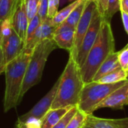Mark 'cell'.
I'll return each mask as SVG.
<instances>
[{"instance_id":"1","label":"cell","mask_w":128,"mask_h":128,"mask_svg":"<svg viewBox=\"0 0 128 128\" xmlns=\"http://www.w3.org/2000/svg\"><path fill=\"white\" fill-rule=\"evenodd\" d=\"M34 49L24 47L22 52L5 65V89L4 112H7L20 104V95L23 85L27 67Z\"/></svg>"},{"instance_id":"2","label":"cell","mask_w":128,"mask_h":128,"mask_svg":"<svg viewBox=\"0 0 128 128\" xmlns=\"http://www.w3.org/2000/svg\"><path fill=\"white\" fill-rule=\"evenodd\" d=\"M115 48V38L110 22L104 19L97 40L89 51L84 64L80 68L85 84L92 82L100 65L109 56L116 52Z\"/></svg>"},{"instance_id":"3","label":"cell","mask_w":128,"mask_h":128,"mask_svg":"<svg viewBox=\"0 0 128 128\" xmlns=\"http://www.w3.org/2000/svg\"><path fill=\"white\" fill-rule=\"evenodd\" d=\"M59 79V85L51 110L76 106L85 83L80 68L73 57L69 56L68 63Z\"/></svg>"},{"instance_id":"4","label":"cell","mask_w":128,"mask_h":128,"mask_svg":"<svg viewBox=\"0 0 128 128\" xmlns=\"http://www.w3.org/2000/svg\"><path fill=\"white\" fill-rule=\"evenodd\" d=\"M56 48L58 46L52 39L43 40L34 48L20 92V103L26 93L40 82L48 57Z\"/></svg>"},{"instance_id":"5","label":"cell","mask_w":128,"mask_h":128,"mask_svg":"<svg viewBox=\"0 0 128 128\" xmlns=\"http://www.w3.org/2000/svg\"><path fill=\"white\" fill-rule=\"evenodd\" d=\"M128 80L116 83L105 84L98 82H91L84 85L81 92L78 110L86 114L92 115L97 106L115 90L122 86Z\"/></svg>"},{"instance_id":"6","label":"cell","mask_w":128,"mask_h":128,"mask_svg":"<svg viewBox=\"0 0 128 128\" xmlns=\"http://www.w3.org/2000/svg\"><path fill=\"white\" fill-rule=\"evenodd\" d=\"M1 42L5 65L14 59L25 46L24 41L14 30L10 19L2 22Z\"/></svg>"},{"instance_id":"7","label":"cell","mask_w":128,"mask_h":128,"mask_svg":"<svg viewBox=\"0 0 128 128\" xmlns=\"http://www.w3.org/2000/svg\"><path fill=\"white\" fill-rule=\"evenodd\" d=\"M98 8V5L96 0L87 1L83 14L80 18L75 30V38H74V44L73 50L69 52L70 56L73 57L75 61L76 60L82 40L90 26L94 14Z\"/></svg>"},{"instance_id":"8","label":"cell","mask_w":128,"mask_h":128,"mask_svg":"<svg viewBox=\"0 0 128 128\" xmlns=\"http://www.w3.org/2000/svg\"><path fill=\"white\" fill-rule=\"evenodd\" d=\"M103 20H104V16L100 13L98 8L94 14L90 26L82 40V42L80 46V51H79V53L76 60L80 68H81L82 65L84 64L89 51L91 50V49L92 48L93 45L94 44L97 40Z\"/></svg>"},{"instance_id":"9","label":"cell","mask_w":128,"mask_h":128,"mask_svg":"<svg viewBox=\"0 0 128 128\" xmlns=\"http://www.w3.org/2000/svg\"><path fill=\"white\" fill-rule=\"evenodd\" d=\"M59 82H60V79L58 78V80L56 82V83L53 85V86L51 88V89L47 92V94L42 99H40L28 112L20 116L17 118L16 122H21L29 118L42 119L44 116L46 114V112L51 110L52 104L53 103V100L55 99L58 90Z\"/></svg>"},{"instance_id":"10","label":"cell","mask_w":128,"mask_h":128,"mask_svg":"<svg viewBox=\"0 0 128 128\" xmlns=\"http://www.w3.org/2000/svg\"><path fill=\"white\" fill-rule=\"evenodd\" d=\"M10 20L14 30L25 43L28 25L26 0H16Z\"/></svg>"},{"instance_id":"11","label":"cell","mask_w":128,"mask_h":128,"mask_svg":"<svg viewBox=\"0 0 128 128\" xmlns=\"http://www.w3.org/2000/svg\"><path fill=\"white\" fill-rule=\"evenodd\" d=\"M125 106H128V80L105 98L97 106L96 110L102 108L123 110Z\"/></svg>"},{"instance_id":"12","label":"cell","mask_w":128,"mask_h":128,"mask_svg":"<svg viewBox=\"0 0 128 128\" xmlns=\"http://www.w3.org/2000/svg\"><path fill=\"white\" fill-rule=\"evenodd\" d=\"M86 124L92 128H128V118L110 119L101 118L89 115L87 117Z\"/></svg>"},{"instance_id":"13","label":"cell","mask_w":128,"mask_h":128,"mask_svg":"<svg viewBox=\"0 0 128 128\" xmlns=\"http://www.w3.org/2000/svg\"><path fill=\"white\" fill-rule=\"evenodd\" d=\"M56 26H55L52 22V19L47 18L44 22H41L38 26L34 40L32 41L31 48L34 49L40 42L45 40H52L53 38ZM53 40V39H52Z\"/></svg>"},{"instance_id":"14","label":"cell","mask_w":128,"mask_h":128,"mask_svg":"<svg viewBox=\"0 0 128 128\" xmlns=\"http://www.w3.org/2000/svg\"><path fill=\"white\" fill-rule=\"evenodd\" d=\"M118 52H114L110 56H109V57L104 61V62L99 68L98 72L96 73L92 80L93 82H98L103 76L121 68L120 64L118 62Z\"/></svg>"},{"instance_id":"15","label":"cell","mask_w":128,"mask_h":128,"mask_svg":"<svg viewBox=\"0 0 128 128\" xmlns=\"http://www.w3.org/2000/svg\"><path fill=\"white\" fill-rule=\"evenodd\" d=\"M74 38L75 29H70L55 34L52 39L58 48L66 50L70 52L74 47Z\"/></svg>"},{"instance_id":"16","label":"cell","mask_w":128,"mask_h":128,"mask_svg":"<svg viewBox=\"0 0 128 128\" xmlns=\"http://www.w3.org/2000/svg\"><path fill=\"white\" fill-rule=\"evenodd\" d=\"M71 108L72 107H65L49 110L41 119L40 128H52Z\"/></svg>"},{"instance_id":"17","label":"cell","mask_w":128,"mask_h":128,"mask_svg":"<svg viewBox=\"0 0 128 128\" xmlns=\"http://www.w3.org/2000/svg\"><path fill=\"white\" fill-rule=\"evenodd\" d=\"M82 0H76L73 2H71L70 4L67 5L65 8L62 9L61 10H58V13L56 14V16L52 19V22L55 26H58L60 24L64 22L67 18L69 16V15L72 13V11L77 7V5L82 2Z\"/></svg>"},{"instance_id":"18","label":"cell","mask_w":128,"mask_h":128,"mask_svg":"<svg viewBox=\"0 0 128 128\" xmlns=\"http://www.w3.org/2000/svg\"><path fill=\"white\" fill-rule=\"evenodd\" d=\"M128 72L124 70L122 68H119L111 73L106 74V76H103L98 82L105 83V84H112L116 83L122 81L128 80Z\"/></svg>"},{"instance_id":"19","label":"cell","mask_w":128,"mask_h":128,"mask_svg":"<svg viewBox=\"0 0 128 128\" xmlns=\"http://www.w3.org/2000/svg\"><path fill=\"white\" fill-rule=\"evenodd\" d=\"M41 23V20L39 17V16L37 14L35 16H34L29 22L27 28V32H26V41H25V46L26 48H31L32 41L34 38L35 32Z\"/></svg>"},{"instance_id":"20","label":"cell","mask_w":128,"mask_h":128,"mask_svg":"<svg viewBox=\"0 0 128 128\" xmlns=\"http://www.w3.org/2000/svg\"><path fill=\"white\" fill-rule=\"evenodd\" d=\"M87 1L88 0H82L77 5V7L72 11V13L69 15V16L67 18V20L64 22H65L66 24L70 26L71 27H73L74 28L76 29L80 18L82 17V16L83 14L85 8L86 6Z\"/></svg>"},{"instance_id":"21","label":"cell","mask_w":128,"mask_h":128,"mask_svg":"<svg viewBox=\"0 0 128 128\" xmlns=\"http://www.w3.org/2000/svg\"><path fill=\"white\" fill-rule=\"evenodd\" d=\"M16 0H0V21L11 17Z\"/></svg>"},{"instance_id":"22","label":"cell","mask_w":128,"mask_h":128,"mask_svg":"<svg viewBox=\"0 0 128 128\" xmlns=\"http://www.w3.org/2000/svg\"><path fill=\"white\" fill-rule=\"evenodd\" d=\"M121 8V0H108L106 10L104 15V19L110 22L112 16Z\"/></svg>"},{"instance_id":"23","label":"cell","mask_w":128,"mask_h":128,"mask_svg":"<svg viewBox=\"0 0 128 128\" xmlns=\"http://www.w3.org/2000/svg\"><path fill=\"white\" fill-rule=\"evenodd\" d=\"M88 116L80 111L77 110L75 116L71 118L66 128H82L86 123Z\"/></svg>"},{"instance_id":"24","label":"cell","mask_w":128,"mask_h":128,"mask_svg":"<svg viewBox=\"0 0 128 128\" xmlns=\"http://www.w3.org/2000/svg\"><path fill=\"white\" fill-rule=\"evenodd\" d=\"M40 0H26V12L28 22L38 14Z\"/></svg>"},{"instance_id":"25","label":"cell","mask_w":128,"mask_h":128,"mask_svg":"<svg viewBox=\"0 0 128 128\" xmlns=\"http://www.w3.org/2000/svg\"><path fill=\"white\" fill-rule=\"evenodd\" d=\"M41 119L35 118H29L21 122H16L15 128H40Z\"/></svg>"},{"instance_id":"26","label":"cell","mask_w":128,"mask_h":128,"mask_svg":"<svg viewBox=\"0 0 128 128\" xmlns=\"http://www.w3.org/2000/svg\"><path fill=\"white\" fill-rule=\"evenodd\" d=\"M78 110V107L76 106H74L72 107L65 115L52 128H66L67 125L68 124V123L70 122V121L71 120V118L75 116V114L76 113Z\"/></svg>"},{"instance_id":"27","label":"cell","mask_w":128,"mask_h":128,"mask_svg":"<svg viewBox=\"0 0 128 128\" xmlns=\"http://www.w3.org/2000/svg\"><path fill=\"white\" fill-rule=\"evenodd\" d=\"M118 52V62L121 68L128 72V46L127 45L123 50Z\"/></svg>"},{"instance_id":"28","label":"cell","mask_w":128,"mask_h":128,"mask_svg":"<svg viewBox=\"0 0 128 128\" xmlns=\"http://www.w3.org/2000/svg\"><path fill=\"white\" fill-rule=\"evenodd\" d=\"M60 0H48L47 18L52 19L58 11Z\"/></svg>"},{"instance_id":"29","label":"cell","mask_w":128,"mask_h":128,"mask_svg":"<svg viewBox=\"0 0 128 128\" xmlns=\"http://www.w3.org/2000/svg\"><path fill=\"white\" fill-rule=\"evenodd\" d=\"M48 12V0H40L38 15L39 16L41 22H44L47 19Z\"/></svg>"},{"instance_id":"30","label":"cell","mask_w":128,"mask_h":128,"mask_svg":"<svg viewBox=\"0 0 128 128\" xmlns=\"http://www.w3.org/2000/svg\"><path fill=\"white\" fill-rule=\"evenodd\" d=\"M107 2L108 0H99L98 2V10L100 11V13L102 14V16H104L106 10V8H107Z\"/></svg>"},{"instance_id":"31","label":"cell","mask_w":128,"mask_h":128,"mask_svg":"<svg viewBox=\"0 0 128 128\" xmlns=\"http://www.w3.org/2000/svg\"><path fill=\"white\" fill-rule=\"evenodd\" d=\"M120 12L122 14V22L124 24V27L127 32L128 31V13L125 12L122 9H120Z\"/></svg>"},{"instance_id":"32","label":"cell","mask_w":128,"mask_h":128,"mask_svg":"<svg viewBox=\"0 0 128 128\" xmlns=\"http://www.w3.org/2000/svg\"><path fill=\"white\" fill-rule=\"evenodd\" d=\"M128 13V0H121V8Z\"/></svg>"},{"instance_id":"33","label":"cell","mask_w":128,"mask_h":128,"mask_svg":"<svg viewBox=\"0 0 128 128\" xmlns=\"http://www.w3.org/2000/svg\"><path fill=\"white\" fill-rule=\"evenodd\" d=\"M2 38V22L0 21V39Z\"/></svg>"},{"instance_id":"34","label":"cell","mask_w":128,"mask_h":128,"mask_svg":"<svg viewBox=\"0 0 128 128\" xmlns=\"http://www.w3.org/2000/svg\"><path fill=\"white\" fill-rule=\"evenodd\" d=\"M82 128H91L88 124H86H86H85V125H84V126H83Z\"/></svg>"},{"instance_id":"35","label":"cell","mask_w":128,"mask_h":128,"mask_svg":"<svg viewBox=\"0 0 128 128\" xmlns=\"http://www.w3.org/2000/svg\"><path fill=\"white\" fill-rule=\"evenodd\" d=\"M68 2H74V1H76V0H68Z\"/></svg>"},{"instance_id":"36","label":"cell","mask_w":128,"mask_h":128,"mask_svg":"<svg viewBox=\"0 0 128 128\" xmlns=\"http://www.w3.org/2000/svg\"><path fill=\"white\" fill-rule=\"evenodd\" d=\"M96 2H98H98H99V0H96Z\"/></svg>"},{"instance_id":"37","label":"cell","mask_w":128,"mask_h":128,"mask_svg":"<svg viewBox=\"0 0 128 128\" xmlns=\"http://www.w3.org/2000/svg\"><path fill=\"white\" fill-rule=\"evenodd\" d=\"M127 33H128V32H127Z\"/></svg>"},{"instance_id":"38","label":"cell","mask_w":128,"mask_h":128,"mask_svg":"<svg viewBox=\"0 0 128 128\" xmlns=\"http://www.w3.org/2000/svg\"></svg>"},{"instance_id":"39","label":"cell","mask_w":128,"mask_h":128,"mask_svg":"<svg viewBox=\"0 0 128 128\" xmlns=\"http://www.w3.org/2000/svg\"></svg>"}]
</instances>
